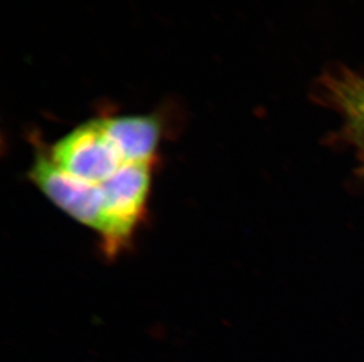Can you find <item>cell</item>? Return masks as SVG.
Wrapping results in <instances>:
<instances>
[{
  "mask_svg": "<svg viewBox=\"0 0 364 362\" xmlns=\"http://www.w3.org/2000/svg\"><path fill=\"white\" fill-rule=\"evenodd\" d=\"M154 163H127L112 178L100 184L104 216L100 236L104 250L110 256L130 241L144 216L151 192Z\"/></svg>",
  "mask_w": 364,
  "mask_h": 362,
  "instance_id": "6da1fadb",
  "label": "cell"
},
{
  "mask_svg": "<svg viewBox=\"0 0 364 362\" xmlns=\"http://www.w3.org/2000/svg\"><path fill=\"white\" fill-rule=\"evenodd\" d=\"M100 121L127 163L155 161L162 138V124L157 116H104Z\"/></svg>",
  "mask_w": 364,
  "mask_h": 362,
  "instance_id": "277c9868",
  "label": "cell"
},
{
  "mask_svg": "<svg viewBox=\"0 0 364 362\" xmlns=\"http://www.w3.org/2000/svg\"><path fill=\"white\" fill-rule=\"evenodd\" d=\"M48 155L59 170L96 185L112 178L127 164L104 130L100 118L73 128L50 148Z\"/></svg>",
  "mask_w": 364,
  "mask_h": 362,
  "instance_id": "7a4b0ae2",
  "label": "cell"
},
{
  "mask_svg": "<svg viewBox=\"0 0 364 362\" xmlns=\"http://www.w3.org/2000/svg\"><path fill=\"white\" fill-rule=\"evenodd\" d=\"M323 85L326 98L343 120L346 133L364 168V77L340 71L328 75Z\"/></svg>",
  "mask_w": 364,
  "mask_h": 362,
  "instance_id": "5b68a950",
  "label": "cell"
},
{
  "mask_svg": "<svg viewBox=\"0 0 364 362\" xmlns=\"http://www.w3.org/2000/svg\"><path fill=\"white\" fill-rule=\"evenodd\" d=\"M28 177L66 214L100 232L104 216V195L100 185L68 175L52 163L48 154L41 153L36 158Z\"/></svg>",
  "mask_w": 364,
  "mask_h": 362,
  "instance_id": "3957f363",
  "label": "cell"
}]
</instances>
